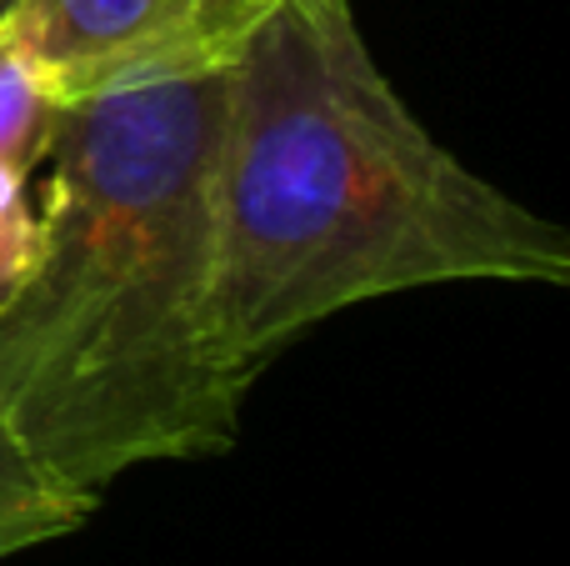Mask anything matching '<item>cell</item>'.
<instances>
[{
    "instance_id": "obj_1",
    "label": "cell",
    "mask_w": 570,
    "mask_h": 566,
    "mask_svg": "<svg viewBox=\"0 0 570 566\" xmlns=\"http://www.w3.org/2000/svg\"><path fill=\"white\" fill-rule=\"evenodd\" d=\"M230 70L60 106L40 251L0 296V421L66 487L220 457L246 381L216 316Z\"/></svg>"
},
{
    "instance_id": "obj_2",
    "label": "cell",
    "mask_w": 570,
    "mask_h": 566,
    "mask_svg": "<svg viewBox=\"0 0 570 566\" xmlns=\"http://www.w3.org/2000/svg\"><path fill=\"white\" fill-rule=\"evenodd\" d=\"M566 286L570 236L395 96L355 20L285 6L230 70L216 316L246 387L351 306L425 286Z\"/></svg>"
},
{
    "instance_id": "obj_3",
    "label": "cell",
    "mask_w": 570,
    "mask_h": 566,
    "mask_svg": "<svg viewBox=\"0 0 570 566\" xmlns=\"http://www.w3.org/2000/svg\"><path fill=\"white\" fill-rule=\"evenodd\" d=\"M285 0H16L0 40L56 106L236 70Z\"/></svg>"
},
{
    "instance_id": "obj_4",
    "label": "cell",
    "mask_w": 570,
    "mask_h": 566,
    "mask_svg": "<svg viewBox=\"0 0 570 566\" xmlns=\"http://www.w3.org/2000/svg\"><path fill=\"white\" fill-rule=\"evenodd\" d=\"M96 507L100 497H86L50 477L0 421V562L80 531L96 517Z\"/></svg>"
},
{
    "instance_id": "obj_5",
    "label": "cell",
    "mask_w": 570,
    "mask_h": 566,
    "mask_svg": "<svg viewBox=\"0 0 570 566\" xmlns=\"http://www.w3.org/2000/svg\"><path fill=\"white\" fill-rule=\"evenodd\" d=\"M56 116L60 106L40 90V80L26 70V60L0 40V166L30 176L46 160Z\"/></svg>"
},
{
    "instance_id": "obj_6",
    "label": "cell",
    "mask_w": 570,
    "mask_h": 566,
    "mask_svg": "<svg viewBox=\"0 0 570 566\" xmlns=\"http://www.w3.org/2000/svg\"><path fill=\"white\" fill-rule=\"evenodd\" d=\"M26 180L30 176L0 166V296H10L26 281L40 251V211L30 206Z\"/></svg>"
},
{
    "instance_id": "obj_7",
    "label": "cell",
    "mask_w": 570,
    "mask_h": 566,
    "mask_svg": "<svg viewBox=\"0 0 570 566\" xmlns=\"http://www.w3.org/2000/svg\"><path fill=\"white\" fill-rule=\"evenodd\" d=\"M291 6H301L305 16H321V20H355L351 0H291Z\"/></svg>"
},
{
    "instance_id": "obj_8",
    "label": "cell",
    "mask_w": 570,
    "mask_h": 566,
    "mask_svg": "<svg viewBox=\"0 0 570 566\" xmlns=\"http://www.w3.org/2000/svg\"><path fill=\"white\" fill-rule=\"evenodd\" d=\"M10 6H16V0H0V16H6V10H10Z\"/></svg>"
}]
</instances>
